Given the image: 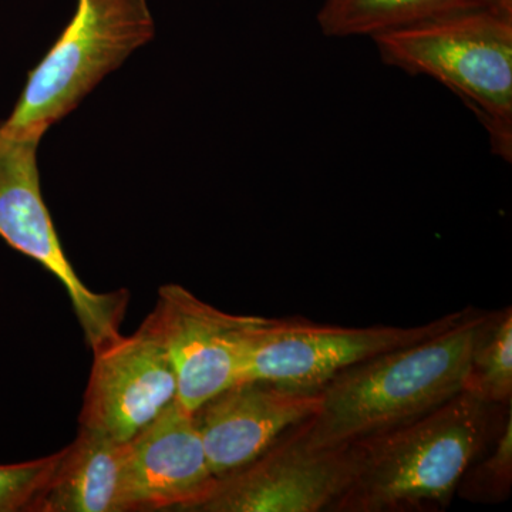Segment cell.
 Segmentation results:
<instances>
[{
  "label": "cell",
  "mask_w": 512,
  "mask_h": 512,
  "mask_svg": "<svg viewBox=\"0 0 512 512\" xmlns=\"http://www.w3.org/2000/svg\"><path fill=\"white\" fill-rule=\"evenodd\" d=\"M495 312L471 308L453 326L350 367L320 389L322 407L303 423L313 446L336 447L382 433L463 392L478 340Z\"/></svg>",
  "instance_id": "obj_1"
},
{
  "label": "cell",
  "mask_w": 512,
  "mask_h": 512,
  "mask_svg": "<svg viewBox=\"0 0 512 512\" xmlns=\"http://www.w3.org/2000/svg\"><path fill=\"white\" fill-rule=\"evenodd\" d=\"M80 427L127 443L177 402V376L151 312L130 336L93 353Z\"/></svg>",
  "instance_id": "obj_9"
},
{
  "label": "cell",
  "mask_w": 512,
  "mask_h": 512,
  "mask_svg": "<svg viewBox=\"0 0 512 512\" xmlns=\"http://www.w3.org/2000/svg\"><path fill=\"white\" fill-rule=\"evenodd\" d=\"M60 457L62 450L37 460L0 466V512H33Z\"/></svg>",
  "instance_id": "obj_15"
},
{
  "label": "cell",
  "mask_w": 512,
  "mask_h": 512,
  "mask_svg": "<svg viewBox=\"0 0 512 512\" xmlns=\"http://www.w3.org/2000/svg\"><path fill=\"white\" fill-rule=\"evenodd\" d=\"M320 407V390L248 379L218 393L192 416L212 473L220 478L248 466Z\"/></svg>",
  "instance_id": "obj_10"
},
{
  "label": "cell",
  "mask_w": 512,
  "mask_h": 512,
  "mask_svg": "<svg viewBox=\"0 0 512 512\" xmlns=\"http://www.w3.org/2000/svg\"><path fill=\"white\" fill-rule=\"evenodd\" d=\"M153 313L177 376V402L187 412L248 380L256 332L265 318L222 312L174 284L160 288Z\"/></svg>",
  "instance_id": "obj_8"
},
{
  "label": "cell",
  "mask_w": 512,
  "mask_h": 512,
  "mask_svg": "<svg viewBox=\"0 0 512 512\" xmlns=\"http://www.w3.org/2000/svg\"><path fill=\"white\" fill-rule=\"evenodd\" d=\"M498 407L463 390L417 419L353 441L359 468L330 511L447 507L473 461L493 439Z\"/></svg>",
  "instance_id": "obj_2"
},
{
  "label": "cell",
  "mask_w": 512,
  "mask_h": 512,
  "mask_svg": "<svg viewBox=\"0 0 512 512\" xmlns=\"http://www.w3.org/2000/svg\"><path fill=\"white\" fill-rule=\"evenodd\" d=\"M127 495L133 511H194L217 484L194 416L168 407L126 443Z\"/></svg>",
  "instance_id": "obj_11"
},
{
  "label": "cell",
  "mask_w": 512,
  "mask_h": 512,
  "mask_svg": "<svg viewBox=\"0 0 512 512\" xmlns=\"http://www.w3.org/2000/svg\"><path fill=\"white\" fill-rule=\"evenodd\" d=\"M383 63L446 86L512 163V12L480 10L372 37Z\"/></svg>",
  "instance_id": "obj_3"
},
{
  "label": "cell",
  "mask_w": 512,
  "mask_h": 512,
  "mask_svg": "<svg viewBox=\"0 0 512 512\" xmlns=\"http://www.w3.org/2000/svg\"><path fill=\"white\" fill-rule=\"evenodd\" d=\"M471 308L447 313L424 325L342 328L298 319L265 318L249 360L248 379L320 390L350 367L443 332Z\"/></svg>",
  "instance_id": "obj_7"
},
{
  "label": "cell",
  "mask_w": 512,
  "mask_h": 512,
  "mask_svg": "<svg viewBox=\"0 0 512 512\" xmlns=\"http://www.w3.org/2000/svg\"><path fill=\"white\" fill-rule=\"evenodd\" d=\"M33 512H130L126 443L80 427Z\"/></svg>",
  "instance_id": "obj_12"
},
{
  "label": "cell",
  "mask_w": 512,
  "mask_h": 512,
  "mask_svg": "<svg viewBox=\"0 0 512 512\" xmlns=\"http://www.w3.org/2000/svg\"><path fill=\"white\" fill-rule=\"evenodd\" d=\"M154 35L147 0H77L69 25L30 70L15 109L0 127L46 133Z\"/></svg>",
  "instance_id": "obj_4"
},
{
  "label": "cell",
  "mask_w": 512,
  "mask_h": 512,
  "mask_svg": "<svg viewBox=\"0 0 512 512\" xmlns=\"http://www.w3.org/2000/svg\"><path fill=\"white\" fill-rule=\"evenodd\" d=\"M45 134L0 127V238L63 285L87 346L96 353L120 338L130 293L92 291L64 254L40 187L37 150Z\"/></svg>",
  "instance_id": "obj_5"
},
{
  "label": "cell",
  "mask_w": 512,
  "mask_h": 512,
  "mask_svg": "<svg viewBox=\"0 0 512 512\" xmlns=\"http://www.w3.org/2000/svg\"><path fill=\"white\" fill-rule=\"evenodd\" d=\"M510 10L512 0H323L318 25L326 37H375L461 13Z\"/></svg>",
  "instance_id": "obj_13"
},
{
  "label": "cell",
  "mask_w": 512,
  "mask_h": 512,
  "mask_svg": "<svg viewBox=\"0 0 512 512\" xmlns=\"http://www.w3.org/2000/svg\"><path fill=\"white\" fill-rule=\"evenodd\" d=\"M464 392L490 404H507L512 396V311L495 312L471 355Z\"/></svg>",
  "instance_id": "obj_14"
},
{
  "label": "cell",
  "mask_w": 512,
  "mask_h": 512,
  "mask_svg": "<svg viewBox=\"0 0 512 512\" xmlns=\"http://www.w3.org/2000/svg\"><path fill=\"white\" fill-rule=\"evenodd\" d=\"M503 430L497 437L493 453L471 476V498L498 501L508 497L512 483V413L508 410Z\"/></svg>",
  "instance_id": "obj_16"
},
{
  "label": "cell",
  "mask_w": 512,
  "mask_h": 512,
  "mask_svg": "<svg viewBox=\"0 0 512 512\" xmlns=\"http://www.w3.org/2000/svg\"><path fill=\"white\" fill-rule=\"evenodd\" d=\"M303 423L286 431L248 466L218 478L194 512L332 510L355 480L359 450L355 443L313 446Z\"/></svg>",
  "instance_id": "obj_6"
}]
</instances>
